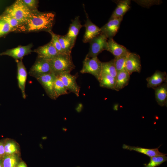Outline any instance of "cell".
I'll return each mask as SVG.
<instances>
[{
	"mask_svg": "<svg viewBox=\"0 0 167 167\" xmlns=\"http://www.w3.org/2000/svg\"><path fill=\"white\" fill-rule=\"evenodd\" d=\"M130 75L126 70L118 72L115 79V90L119 91L126 86L129 83Z\"/></svg>",
	"mask_w": 167,
	"mask_h": 167,
	"instance_id": "obj_21",
	"label": "cell"
},
{
	"mask_svg": "<svg viewBox=\"0 0 167 167\" xmlns=\"http://www.w3.org/2000/svg\"><path fill=\"white\" fill-rule=\"evenodd\" d=\"M49 33L50 34L51 37L50 42L56 49L58 53L59 54H65L62 50L58 40V35L55 34L52 31L49 32Z\"/></svg>",
	"mask_w": 167,
	"mask_h": 167,
	"instance_id": "obj_32",
	"label": "cell"
},
{
	"mask_svg": "<svg viewBox=\"0 0 167 167\" xmlns=\"http://www.w3.org/2000/svg\"><path fill=\"white\" fill-rule=\"evenodd\" d=\"M160 147L156 148L150 149L123 144L122 148L124 149L131 151H134L144 154L150 157L158 155H166V154L161 152L159 151V148Z\"/></svg>",
	"mask_w": 167,
	"mask_h": 167,
	"instance_id": "obj_17",
	"label": "cell"
},
{
	"mask_svg": "<svg viewBox=\"0 0 167 167\" xmlns=\"http://www.w3.org/2000/svg\"><path fill=\"white\" fill-rule=\"evenodd\" d=\"M78 76L77 74L72 75L70 73H64L56 76L60 78L68 91L72 92L78 97L80 87L76 82Z\"/></svg>",
	"mask_w": 167,
	"mask_h": 167,
	"instance_id": "obj_9",
	"label": "cell"
},
{
	"mask_svg": "<svg viewBox=\"0 0 167 167\" xmlns=\"http://www.w3.org/2000/svg\"><path fill=\"white\" fill-rule=\"evenodd\" d=\"M5 154L4 145L0 142V156L4 155Z\"/></svg>",
	"mask_w": 167,
	"mask_h": 167,
	"instance_id": "obj_34",
	"label": "cell"
},
{
	"mask_svg": "<svg viewBox=\"0 0 167 167\" xmlns=\"http://www.w3.org/2000/svg\"><path fill=\"white\" fill-rule=\"evenodd\" d=\"M98 81L100 87L115 90V79L110 75L101 72Z\"/></svg>",
	"mask_w": 167,
	"mask_h": 167,
	"instance_id": "obj_22",
	"label": "cell"
},
{
	"mask_svg": "<svg viewBox=\"0 0 167 167\" xmlns=\"http://www.w3.org/2000/svg\"><path fill=\"white\" fill-rule=\"evenodd\" d=\"M83 26L81 24L79 16H76L74 19L72 20L68 32L66 35L75 44L79 31Z\"/></svg>",
	"mask_w": 167,
	"mask_h": 167,
	"instance_id": "obj_19",
	"label": "cell"
},
{
	"mask_svg": "<svg viewBox=\"0 0 167 167\" xmlns=\"http://www.w3.org/2000/svg\"><path fill=\"white\" fill-rule=\"evenodd\" d=\"M125 68L130 75L134 72L140 73L141 65L139 56L135 53L129 52L126 61Z\"/></svg>",
	"mask_w": 167,
	"mask_h": 167,
	"instance_id": "obj_14",
	"label": "cell"
},
{
	"mask_svg": "<svg viewBox=\"0 0 167 167\" xmlns=\"http://www.w3.org/2000/svg\"><path fill=\"white\" fill-rule=\"evenodd\" d=\"M117 2V6L112 13L109 20L123 17L130 7V0H121Z\"/></svg>",
	"mask_w": 167,
	"mask_h": 167,
	"instance_id": "obj_20",
	"label": "cell"
},
{
	"mask_svg": "<svg viewBox=\"0 0 167 167\" xmlns=\"http://www.w3.org/2000/svg\"><path fill=\"white\" fill-rule=\"evenodd\" d=\"M33 46L32 43L25 46L19 45L0 53V56L7 55L11 57L14 59L15 61L22 60L24 56L33 52L32 50Z\"/></svg>",
	"mask_w": 167,
	"mask_h": 167,
	"instance_id": "obj_7",
	"label": "cell"
},
{
	"mask_svg": "<svg viewBox=\"0 0 167 167\" xmlns=\"http://www.w3.org/2000/svg\"><path fill=\"white\" fill-rule=\"evenodd\" d=\"M17 66V79L18 87L21 90L23 97L25 99V85L27 77L26 69L22 61V60L16 61Z\"/></svg>",
	"mask_w": 167,
	"mask_h": 167,
	"instance_id": "obj_12",
	"label": "cell"
},
{
	"mask_svg": "<svg viewBox=\"0 0 167 167\" xmlns=\"http://www.w3.org/2000/svg\"><path fill=\"white\" fill-rule=\"evenodd\" d=\"M5 155L15 154L18 151V147L13 141H9L4 145Z\"/></svg>",
	"mask_w": 167,
	"mask_h": 167,
	"instance_id": "obj_30",
	"label": "cell"
},
{
	"mask_svg": "<svg viewBox=\"0 0 167 167\" xmlns=\"http://www.w3.org/2000/svg\"><path fill=\"white\" fill-rule=\"evenodd\" d=\"M155 98L157 104L163 107L167 105V83H163L160 86L154 89Z\"/></svg>",
	"mask_w": 167,
	"mask_h": 167,
	"instance_id": "obj_18",
	"label": "cell"
},
{
	"mask_svg": "<svg viewBox=\"0 0 167 167\" xmlns=\"http://www.w3.org/2000/svg\"><path fill=\"white\" fill-rule=\"evenodd\" d=\"M167 160L166 155H158L150 157L148 164L143 167H156L160 166Z\"/></svg>",
	"mask_w": 167,
	"mask_h": 167,
	"instance_id": "obj_27",
	"label": "cell"
},
{
	"mask_svg": "<svg viewBox=\"0 0 167 167\" xmlns=\"http://www.w3.org/2000/svg\"><path fill=\"white\" fill-rule=\"evenodd\" d=\"M23 2L31 12L38 11L39 1L37 0H22Z\"/></svg>",
	"mask_w": 167,
	"mask_h": 167,
	"instance_id": "obj_33",
	"label": "cell"
},
{
	"mask_svg": "<svg viewBox=\"0 0 167 167\" xmlns=\"http://www.w3.org/2000/svg\"><path fill=\"white\" fill-rule=\"evenodd\" d=\"M128 54L122 56L115 57L113 59V62L117 73L126 70L125 64Z\"/></svg>",
	"mask_w": 167,
	"mask_h": 167,
	"instance_id": "obj_29",
	"label": "cell"
},
{
	"mask_svg": "<svg viewBox=\"0 0 167 167\" xmlns=\"http://www.w3.org/2000/svg\"><path fill=\"white\" fill-rule=\"evenodd\" d=\"M33 52L37 54V57L48 60L53 58L59 54L50 41L35 49Z\"/></svg>",
	"mask_w": 167,
	"mask_h": 167,
	"instance_id": "obj_13",
	"label": "cell"
},
{
	"mask_svg": "<svg viewBox=\"0 0 167 167\" xmlns=\"http://www.w3.org/2000/svg\"><path fill=\"white\" fill-rule=\"evenodd\" d=\"M54 90L57 98L61 96L68 93L63 82L58 76H56L54 81Z\"/></svg>",
	"mask_w": 167,
	"mask_h": 167,
	"instance_id": "obj_24",
	"label": "cell"
},
{
	"mask_svg": "<svg viewBox=\"0 0 167 167\" xmlns=\"http://www.w3.org/2000/svg\"><path fill=\"white\" fill-rule=\"evenodd\" d=\"M56 76L50 73L42 75L36 79L43 88L47 95L51 99L57 98L54 90V84Z\"/></svg>",
	"mask_w": 167,
	"mask_h": 167,
	"instance_id": "obj_8",
	"label": "cell"
},
{
	"mask_svg": "<svg viewBox=\"0 0 167 167\" xmlns=\"http://www.w3.org/2000/svg\"><path fill=\"white\" fill-rule=\"evenodd\" d=\"M106 50L110 52L115 57L122 56L129 52L125 47L118 44L113 38L109 39L107 41Z\"/></svg>",
	"mask_w": 167,
	"mask_h": 167,
	"instance_id": "obj_16",
	"label": "cell"
},
{
	"mask_svg": "<svg viewBox=\"0 0 167 167\" xmlns=\"http://www.w3.org/2000/svg\"><path fill=\"white\" fill-rule=\"evenodd\" d=\"M31 13L22 0L15 1L7 7L3 13L13 17L21 24L27 20Z\"/></svg>",
	"mask_w": 167,
	"mask_h": 167,
	"instance_id": "obj_3",
	"label": "cell"
},
{
	"mask_svg": "<svg viewBox=\"0 0 167 167\" xmlns=\"http://www.w3.org/2000/svg\"><path fill=\"white\" fill-rule=\"evenodd\" d=\"M49 61L51 72L56 76L70 73L75 68L71 54H58Z\"/></svg>",
	"mask_w": 167,
	"mask_h": 167,
	"instance_id": "obj_2",
	"label": "cell"
},
{
	"mask_svg": "<svg viewBox=\"0 0 167 167\" xmlns=\"http://www.w3.org/2000/svg\"><path fill=\"white\" fill-rule=\"evenodd\" d=\"M0 18L4 19L9 24L13 30V32H16L21 24L13 17L3 13L0 15Z\"/></svg>",
	"mask_w": 167,
	"mask_h": 167,
	"instance_id": "obj_28",
	"label": "cell"
},
{
	"mask_svg": "<svg viewBox=\"0 0 167 167\" xmlns=\"http://www.w3.org/2000/svg\"><path fill=\"white\" fill-rule=\"evenodd\" d=\"M2 162L3 167H16L18 164V158L15 154L5 155Z\"/></svg>",
	"mask_w": 167,
	"mask_h": 167,
	"instance_id": "obj_26",
	"label": "cell"
},
{
	"mask_svg": "<svg viewBox=\"0 0 167 167\" xmlns=\"http://www.w3.org/2000/svg\"><path fill=\"white\" fill-rule=\"evenodd\" d=\"M102 72L107 73L116 79L117 72L113 59L108 62H102Z\"/></svg>",
	"mask_w": 167,
	"mask_h": 167,
	"instance_id": "obj_25",
	"label": "cell"
},
{
	"mask_svg": "<svg viewBox=\"0 0 167 167\" xmlns=\"http://www.w3.org/2000/svg\"><path fill=\"white\" fill-rule=\"evenodd\" d=\"M86 19L83 26L85 31L83 41L84 43L89 42L94 37L101 33L100 28L93 23L90 19L88 15L84 10Z\"/></svg>",
	"mask_w": 167,
	"mask_h": 167,
	"instance_id": "obj_11",
	"label": "cell"
},
{
	"mask_svg": "<svg viewBox=\"0 0 167 167\" xmlns=\"http://www.w3.org/2000/svg\"><path fill=\"white\" fill-rule=\"evenodd\" d=\"M58 39L64 54H71V50L75 44L66 35H58Z\"/></svg>",
	"mask_w": 167,
	"mask_h": 167,
	"instance_id": "obj_23",
	"label": "cell"
},
{
	"mask_svg": "<svg viewBox=\"0 0 167 167\" xmlns=\"http://www.w3.org/2000/svg\"><path fill=\"white\" fill-rule=\"evenodd\" d=\"M55 14L53 12H31L27 20L21 24L16 32L29 33L45 31L49 32L54 25Z\"/></svg>",
	"mask_w": 167,
	"mask_h": 167,
	"instance_id": "obj_1",
	"label": "cell"
},
{
	"mask_svg": "<svg viewBox=\"0 0 167 167\" xmlns=\"http://www.w3.org/2000/svg\"><path fill=\"white\" fill-rule=\"evenodd\" d=\"M0 167H3L2 164V160H0Z\"/></svg>",
	"mask_w": 167,
	"mask_h": 167,
	"instance_id": "obj_37",
	"label": "cell"
},
{
	"mask_svg": "<svg viewBox=\"0 0 167 167\" xmlns=\"http://www.w3.org/2000/svg\"><path fill=\"white\" fill-rule=\"evenodd\" d=\"M107 38L101 32L89 42L90 47L86 57L89 58L97 57L98 55L107 47Z\"/></svg>",
	"mask_w": 167,
	"mask_h": 167,
	"instance_id": "obj_5",
	"label": "cell"
},
{
	"mask_svg": "<svg viewBox=\"0 0 167 167\" xmlns=\"http://www.w3.org/2000/svg\"><path fill=\"white\" fill-rule=\"evenodd\" d=\"M102 62L97 57L89 58L85 57L80 72L82 74L89 73L93 75L99 81L102 72Z\"/></svg>",
	"mask_w": 167,
	"mask_h": 167,
	"instance_id": "obj_4",
	"label": "cell"
},
{
	"mask_svg": "<svg viewBox=\"0 0 167 167\" xmlns=\"http://www.w3.org/2000/svg\"><path fill=\"white\" fill-rule=\"evenodd\" d=\"M62 130L64 132H66L67 131V128L65 127L62 128Z\"/></svg>",
	"mask_w": 167,
	"mask_h": 167,
	"instance_id": "obj_36",
	"label": "cell"
},
{
	"mask_svg": "<svg viewBox=\"0 0 167 167\" xmlns=\"http://www.w3.org/2000/svg\"><path fill=\"white\" fill-rule=\"evenodd\" d=\"M11 32H13V30L9 24L0 18V38Z\"/></svg>",
	"mask_w": 167,
	"mask_h": 167,
	"instance_id": "obj_31",
	"label": "cell"
},
{
	"mask_svg": "<svg viewBox=\"0 0 167 167\" xmlns=\"http://www.w3.org/2000/svg\"><path fill=\"white\" fill-rule=\"evenodd\" d=\"M123 17L109 20L105 25L100 28L101 32L107 38H113L119 29Z\"/></svg>",
	"mask_w": 167,
	"mask_h": 167,
	"instance_id": "obj_10",
	"label": "cell"
},
{
	"mask_svg": "<svg viewBox=\"0 0 167 167\" xmlns=\"http://www.w3.org/2000/svg\"><path fill=\"white\" fill-rule=\"evenodd\" d=\"M50 73L52 72L49 60L37 57L29 71V74L36 79Z\"/></svg>",
	"mask_w": 167,
	"mask_h": 167,
	"instance_id": "obj_6",
	"label": "cell"
},
{
	"mask_svg": "<svg viewBox=\"0 0 167 167\" xmlns=\"http://www.w3.org/2000/svg\"><path fill=\"white\" fill-rule=\"evenodd\" d=\"M16 167H27V166L25 163L22 161L18 164Z\"/></svg>",
	"mask_w": 167,
	"mask_h": 167,
	"instance_id": "obj_35",
	"label": "cell"
},
{
	"mask_svg": "<svg viewBox=\"0 0 167 167\" xmlns=\"http://www.w3.org/2000/svg\"><path fill=\"white\" fill-rule=\"evenodd\" d=\"M148 88L154 89L167 81V74L165 72L158 70L151 76L147 78Z\"/></svg>",
	"mask_w": 167,
	"mask_h": 167,
	"instance_id": "obj_15",
	"label": "cell"
}]
</instances>
